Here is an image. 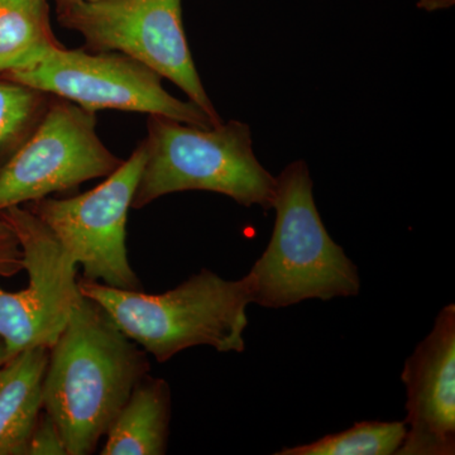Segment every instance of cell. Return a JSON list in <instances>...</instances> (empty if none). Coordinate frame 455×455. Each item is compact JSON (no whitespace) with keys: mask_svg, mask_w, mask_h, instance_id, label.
<instances>
[{"mask_svg":"<svg viewBox=\"0 0 455 455\" xmlns=\"http://www.w3.org/2000/svg\"><path fill=\"white\" fill-rule=\"evenodd\" d=\"M82 295L50 348L44 411L64 436L68 455L97 451L132 391L148 374L147 353Z\"/></svg>","mask_w":455,"mask_h":455,"instance_id":"cell-1","label":"cell"},{"mask_svg":"<svg viewBox=\"0 0 455 455\" xmlns=\"http://www.w3.org/2000/svg\"><path fill=\"white\" fill-rule=\"evenodd\" d=\"M79 290L106 311L123 334L161 363L193 347H212L223 353L244 350L247 307L252 304L244 277L226 280L203 268L160 295L116 289L86 278H80Z\"/></svg>","mask_w":455,"mask_h":455,"instance_id":"cell-2","label":"cell"},{"mask_svg":"<svg viewBox=\"0 0 455 455\" xmlns=\"http://www.w3.org/2000/svg\"><path fill=\"white\" fill-rule=\"evenodd\" d=\"M313 188L302 160L287 164L276 178L271 241L244 276L252 304L283 309L305 300L353 298L361 291L358 267L329 235Z\"/></svg>","mask_w":455,"mask_h":455,"instance_id":"cell-3","label":"cell"},{"mask_svg":"<svg viewBox=\"0 0 455 455\" xmlns=\"http://www.w3.org/2000/svg\"><path fill=\"white\" fill-rule=\"evenodd\" d=\"M146 160L132 208L181 191H212L244 208L271 211L276 193L272 176L253 152L250 125L238 121L200 128L149 116L143 140Z\"/></svg>","mask_w":455,"mask_h":455,"instance_id":"cell-4","label":"cell"},{"mask_svg":"<svg viewBox=\"0 0 455 455\" xmlns=\"http://www.w3.org/2000/svg\"><path fill=\"white\" fill-rule=\"evenodd\" d=\"M57 20L80 33L90 50L116 51L139 60L178 85L215 124L223 123L188 49L181 0L57 3Z\"/></svg>","mask_w":455,"mask_h":455,"instance_id":"cell-5","label":"cell"},{"mask_svg":"<svg viewBox=\"0 0 455 455\" xmlns=\"http://www.w3.org/2000/svg\"><path fill=\"white\" fill-rule=\"evenodd\" d=\"M2 77L90 110L118 109L161 116L200 128L217 127L193 101H182L164 89L160 76L139 60L116 51H52L28 70Z\"/></svg>","mask_w":455,"mask_h":455,"instance_id":"cell-6","label":"cell"},{"mask_svg":"<svg viewBox=\"0 0 455 455\" xmlns=\"http://www.w3.org/2000/svg\"><path fill=\"white\" fill-rule=\"evenodd\" d=\"M146 160L140 143L106 181L82 196L44 197L29 211L82 266L86 280L122 290H139V276L127 253V218Z\"/></svg>","mask_w":455,"mask_h":455,"instance_id":"cell-7","label":"cell"},{"mask_svg":"<svg viewBox=\"0 0 455 455\" xmlns=\"http://www.w3.org/2000/svg\"><path fill=\"white\" fill-rule=\"evenodd\" d=\"M122 163L99 139L94 112L52 95L37 127L0 166V212L107 178Z\"/></svg>","mask_w":455,"mask_h":455,"instance_id":"cell-8","label":"cell"},{"mask_svg":"<svg viewBox=\"0 0 455 455\" xmlns=\"http://www.w3.org/2000/svg\"><path fill=\"white\" fill-rule=\"evenodd\" d=\"M0 220L16 233L29 278L22 291L7 292L0 287V339L9 361L23 350L50 349L82 293L79 266L35 212L11 206L0 212Z\"/></svg>","mask_w":455,"mask_h":455,"instance_id":"cell-9","label":"cell"},{"mask_svg":"<svg viewBox=\"0 0 455 455\" xmlns=\"http://www.w3.org/2000/svg\"><path fill=\"white\" fill-rule=\"evenodd\" d=\"M407 434L396 455L455 453V305L443 307L433 329L407 358Z\"/></svg>","mask_w":455,"mask_h":455,"instance_id":"cell-10","label":"cell"},{"mask_svg":"<svg viewBox=\"0 0 455 455\" xmlns=\"http://www.w3.org/2000/svg\"><path fill=\"white\" fill-rule=\"evenodd\" d=\"M50 349L32 348L0 367V455H27L44 410Z\"/></svg>","mask_w":455,"mask_h":455,"instance_id":"cell-11","label":"cell"},{"mask_svg":"<svg viewBox=\"0 0 455 455\" xmlns=\"http://www.w3.org/2000/svg\"><path fill=\"white\" fill-rule=\"evenodd\" d=\"M170 415L169 383L147 374L110 425L101 454H166Z\"/></svg>","mask_w":455,"mask_h":455,"instance_id":"cell-12","label":"cell"},{"mask_svg":"<svg viewBox=\"0 0 455 455\" xmlns=\"http://www.w3.org/2000/svg\"><path fill=\"white\" fill-rule=\"evenodd\" d=\"M61 47L47 0H0V76L28 70Z\"/></svg>","mask_w":455,"mask_h":455,"instance_id":"cell-13","label":"cell"},{"mask_svg":"<svg viewBox=\"0 0 455 455\" xmlns=\"http://www.w3.org/2000/svg\"><path fill=\"white\" fill-rule=\"evenodd\" d=\"M405 421H361L309 444L283 448L277 455H394L405 442Z\"/></svg>","mask_w":455,"mask_h":455,"instance_id":"cell-14","label":"cell"},{"mask_svg":"<svg viewBox=\"0 0 455 455\" xmlns=\"http://www.w3.org/2000/svg\"><path fill=\"white\" fill-rule=\"evenodd\" d=\"M52 95L0 80V166L20 148L46 112Z\"/></svg>","mask_w":455,"mask_h":455,"instance_id":"cell-15","label":"cell"},{"mask_svg":"<svg viewBox=\"0 0 455 455\" xmlns=\"http://www.w3.org/2000/svg\"><path fill=\"white\" fill-rule=\"evenodd\" d=\"M27 455H68L64 436L53 419L42 412L29 439Z\"/></svg>","mask_w":455,"mask_h":455,"instance_id":"cell-16","label":"cell"},{"mask_svg":"<svg viewBox=\"0 0 455 455\" xmlns=\"http://www.w3.org/2000/svg\"><path fill=\"white\" fill-rule=\"evenodd\" d=\"M23 269V253L16 233L0 220V277H12Z\"/></svg>","mask_w":455,"mask_h":455,"instance_id":"cell-17","label":"cell"},{"mask_svg":"<svg viewBox=\"0 0 455 455\" xmlns=\"http://www.w3.org/2000/svg\"><path fill=\"white\" fill-rule=\"evenodd\" d=\"M455 0H419L418 7L427 12L444 11L453 7Z\"/></svg>","mask_w":455,"mask_h":455,"instance_id":"cell-18","label":"cell"},{"mask_svg":"<svg viewBox=\"0 0 455 455\" xmlns=\"http://www.w3.org/2000/svg\"><path fill=\"white\" fill-rule=\"evenodd\" d=\"M7 362V353H5V347L3 340L0 339V367Z\"/></svg>","mask_w":455,"mask_h":455,"instance_id":"cell-19","label":"cell"},{"mask_svg":"<svg viewBox=\"0 0 455 455\" xmlns=\"http://www.w3.org/2000/svg\"><path fill=\"white\" fill-rule=\"evenodd\" d=\"M68 2H95V0H56V3H68Z\"/></svg>","mask_w":455,"mask_h":455,"instance_id":"cell-20","label":"cell"}]
</instances>
